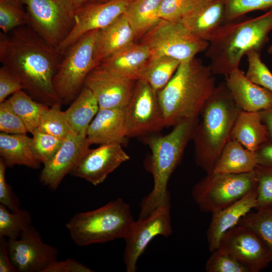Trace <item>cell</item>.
<instances>
[{"instance_id":"3","label":"cell","mask_w":272,"mask_h":272,"mask_svg":"<svg viewBox=\"0 0 272 272\" xmlns=\"http://www.w3.org/2000/svg\"><path fill=\"white\" fill-rule=\"evenodd\" d=\"M272 30V8L260 16L224 23L209 41L205 55L214 75L226 78L250 51L260 52Z\"/></svg>"},{"instance_id":"27","label":"cell","mask_w":272,"mask_h":272,"mask_svg":"<svg viewBox=\"0 0 272 272\" xmlns=\"http://www.w3.org/2000/svg\"><path fill=\"white\" fill-rule=\"evenodd\" d=\"M258 165L255 152L238 142L230 140L220 156L213 173L242 174L254 171Z\"/></svg>"},{"instance_id":"2","label":"cell","mask_w":272,"mask_h":272,"mask_svg":"<svg viewBox=\"0 0 272 272\" xmlns=\"http://www.w3.org/2000/svg\"><path fill=\"white\" fill-rule=\"evenodd\" d=\"M216 87L214 74L201 60L194 57L181 61L169 82L157 92L165 126L198 118Z\"/></svg>"},{"instance_id":"5","label":"cell","mask_w":272,"mask_h":272,"mask_svg":"<svg viewBox=\"0 0 272 272\" xmlns=\"http://www.w3.org/2000/svg\"><path fill=\"white\" fill-rule=\"evenodd\" d=\"M198 119L183 120L166 135L143 138L151 152L147 168L153 175L154 185L141 202L139 218L149 215L170 196L167 188L169 180L180 164L188 143L192 139Z\"/></svg>"},{"instance_id":"50","label":"cell","mask_w":272,"mask_h":272,"mask_svg":"<svg viewBox=\"0 0 272 272\" xmlns=\"http://www.w3.org/2000/svg\"><path fill=\"white\" fill-rule=\"evenodd\" d=\"M109 0H86V3H101L107 2Z\"/></svg>"},{"instance_id":"39","label":"cell","mask_w":272,"mask_h":272,"mask_svg":"<svg viewBox=\"0 0 272 272\" xmlns=\"http://www.w3.org/2000/svg\"><path fill=\"white\" fill-rule=\"evenodd\" d=\"M254 172L257 183L255 209L272 207V167L257 165Z\"/></svg>"},{"instance_id":"9","label":"cell","mask_w":272,"mask_h":272,"mask_svg":"<svg viewBox=\"0 0 272 272\" xmlns=\"http://www.w3.org/2000/svg\"><path fill=\"white\" fill-rule=\"evenodd\" d=\"M26 7L28 25L56 47L66 38L75 24L72 0H20Z\"/></svg>"},{"instance_id":"12","label":"cell","mask_w":272,"mask_h":272,"mask_svg":"<svg viewBox=\"0 0 272 272\" xmlns=\"http://www.w3.org/2000/svg\"><path fill=\"white\" fill-rule=\"evenodd\" d=\"M124 109L126 137L145 135L165 127L157 92L143 79L136 81L131 98Z\"/></svg>"},{"instance_id":"26","label":"cell","mask_w":272,"mask_h":272,"mask_svg":"<svg viewBox=\"0 0 272 272\" xmlns=\"http://www.w3.org/2000/svg\"><path fill=\"white\" fill-rule=\"evenodd\" d=\"M230 139L238 142L245 148L253 152L267 142L268 132L259 112L241 110L234 124Z\"/></svg>"},{"instance_id":"41","label":"cell","mask_w":272,"mask_h":272,"mask_svg":"<svg viewBox=\"0 0 272 272\" xmlns=\"http://www.w3.org/2000/svg\"><path fill=\"white\" fill-rule=\"evenodd\" d=\"M0 131L8 134H26L28 132L8 100L0 103Z\"/></svg>"},{"instance_id":"25","label":"cell","mask_w":272,"mask_h":272,"mask_svg":"<svg viewBox=\"0 0 272 272\" xmlns=\"http://www.w3.org/2000/svg\"><path fill=\"white\" fill-rule=\"evenodd\" d=\"M0 156L7 167L18 165L36 169L41 166L33 151L32 138L26 134L1 132Z\"/></svg>"},{"instance_id":"47","label":"cell","mask_w":272,"mask_h":272,"mask_svg":"<svg viewBox=\"0 0 272 272\" xmlns=\"http://www.w3.org/2000/svg\"><path fill=\"white\" fill-rule=\"evenodd\" d=\"M255 153L258 165L272 167V141L261 145Z\"/></svg>"},{"instance_id":"10","label":"cell","mask_w":272,"mask_h":272,"mask_svg":"<svg viewBox=\"0 0 272 272\" xmlns=\"http://www.w3.org/2000/svg\"><path fill=\"white\" fill-rule=\"evenodd\" d=\"M152 56H167L180 62L196 57L209 42L193 34L181 21L161 20L142 37Z\"/></svg>"},{"instance_id":"7","label":"cell","mask_w":272,"mask_h":272,"mask_svg":"<svg viewBox=\"0 0 272 272\" xmlns=\"http://www.w3.org/2000/svg\"><path fill=\"white\" fill-rule=\"evenodd\" d=\"M99 30L87 32L66 50L53 80L54 91L62 103L79 95L86 77L95 67V51Z\"/></svg>"},{"instance_id":"37","label":"cell","mask_w":272,"mask_h":272,"mask_svg":"<svg viewBox=\"0 0 272 272\" xmlns=\"http://www.w3.org/2000/svg\"><path fill=\"white\" fill-rule=\"evenodd\" d=\"M246 56L248 62L246 77L253 83L272 92V73L262 61L260 52L251 50Z\"/></svg>"},{"instance_id":"51","label":"cell","mask_w":272,"mask_h":272,"mask_svg":"<svg viewBox=\"0 0 272 272\" xmlns=\"http://www.w3.org/2000/svg\"><path fill=\"white\" fill-rule=\"evenodd\" d=\"M267 52L269 54H272V45L269 46L268 48H267Z\"/></svg>"},{"instance_id":"15","label":"cell","mask_w":272,"mask_h":272,"mask_svg":"<svg viewBox=\"0 0 272 272\" xmlns=\"http://www.w3.org/2000/svg\"><path fill=\"white\" fill-rule=\"evenodd\" d=\"M218 248L233 256L249 272H259L272 262V256L263 242L243 226L237 225L226 232Z\"/></svg>"},{"instance_id":"31","label":"cell","mask_w":272,"mask_h":272,"mask_svg":"<svg viewBox=\"0 0 272 272\" xmlns=\"http://www.w3.org/2000/svg\"><path fill=\"white\" fill-rule=\"evenodd\" d=\"M180 63L179 60L167 56H152L140 79L158 92L169 82Z\"/></svg>"},{"instance_id":"17","label":"cell","mask_w":272,"mask_h":272,"mask_svg":"<svg viewBox=\"0 0 272 272\" xmlns=\"http://www.w3.org/2000/svg\"><path fill=\"white\" fill-rule=\"evenodd\" d=\"M129 158L121 144L102 145L96 149H88L69 174L97 186Z\"/></svg>"},{"instance_id":"1","label":"cell","mask_w":272,"mask_h":272,"mask_svg":"<svg viewBox=\"0 0 272 272\" xmlns=\"http://www.w3.org/2000/svg\"><path fill=\"white\" fill-rule=\"evenodd\" d=\"M63 56L28 25L13 30L10 35L1 33L2 65L20 79L24 90L49 107L62 104L53 80Z\"/></svg>"},{"instance_id":"23","label":"cell","mask_w":272,"mask_h":272,"mask_svg":"<svg viewBox=\"0 0 272 272\" xmlns=\"http://www.w3.org/2000/svg\"><path fill=\"white\" fill-rule=\"evenodd\" d=\"M152 55L145 44L133 42L103 59L99 65L137 81L141 78Z\"/></svg>"},{"instance_id":"16","label":"cell","mask_w":272,"mask_h":272,"mask_svg":"<svg viewBox=\"0 0 272 272\" xmlns=\"http://www.w3.org/2000/svg\"><path fill=\"white\" fill-rule=\"evenodd\" d=\"M135 82L98 65L88 75L84 86L92 92L99 109H123L131 98Z\"/></svg>"},{"instance_id":"19","label":"cell","mask_w":272,"mask_h":272,"mask_svg":"<svg viewBox=\"0 0 272 272\" xmlns=\"http://www.w3.org/2000/svg\"><path fill=\"white\" fill-rule=\"evenodd\" d=\"M195 36L208 42L225 23L224 0H194L180 20Z\"/></svg>"},{"instance_id":"28","label":"cell","mask_w":272,"mask_h":272,"mask_svg":"<svg viewBox=\"0 0 272 272\" xmlns=\"http://www.w3.org/2000/svg\"><path fill=\"white\" fill-rule=\"evenodd\" d=\"M99 110V104L93 93L84 86L75 100L64 113L74 132L86 137L88 127Z\"/></svg>"},{"instance_id":"44","label":"cell","mask_w":272,"mask_h":272,"mask_svg":"<svg viewBox=\"0 0 272 272\" xmlns=\"http://www.w3.org/2000/svg\"><path fill=\"white\" fill-rule=\"evenodd\" d=\"M20 79L4 66L0 69V103L10 95L23 90Z\"/></svg>"},{"instance_id":"36","label":"cell","mask_w":272,"mask_h":272,"mask_svg":"<svg viewBox=\"0 0 272 272\" xmlns=\"http://www.w3.org/2000/svg\"><path fill=\"white\" fill-rule=\"evenodd\" d=\"M33 149L37 159L43 165L58 151L63 140L36 129L32 133Z\"/></svg>"},{"instance_id":"8","label":"cell","mask_w":272,"mask_h":272,"mask_svg":"<svg viewBox=\"0 0 272 272\" xmlns=\"http://www.w3.org/2000/svg\"><path fill=\"white\" fill-rule=\"evenodd\" d=\"M256 185L254 171L242 174L213 172L194 185L191 195L201 211L212 213L237 201Z\"/></svg>"},{"instance_id":"35","label":"cell","mask_w":272,"mask_h":272,"mask_svg":"<svg viewBox=\"0 0 272 272\" xmlns=\"http://www.w3.org/2000/svg\"><path fill=\"white\" fill-rule=\"evenodd\" d=\"M20 0H0V28L8 34L13 30L28 25L27 12Z\"/></svg>"},{"instance_id":"42","label":"cell","mask_w":272,"mask_h":272,"mask_svg":"<svg viewBox=\"0 0 272 272\" xmlns=\"http://www.w3.org/2000/svg\"><path fill=\"white\" fill-rule=\"evenodd\" d=\"M194 0H162L159 11L161 19L180 21Z\"/></svg>"},{"instance_id":"46","label":"cell","mask_w":272,"mask_h":272,"mask_svg":"<svg viewBox=\"0 0 272 272\" xmlns=\"http://www.w3.org/2000/svg\"><path fill=\"white\" fill-rule=\"evenodd\" d=\"M13 264L8 249L6 238L0 237V272H17Z\"/></svg>"},{"instance_id":"24","label":"cell","mask_w":272,"mask_h":272,"mask_svg":"<svg viewBox=\"0 0 272 272\" xmlns=\"http://www.w3.org/2000/svg\"><path fill=\"white\" fill-rule=\"evenodd\" d=\"M135 39L133 29L124 14L108 26L99 30L95 46V66L107 57L134 42Z\"/></svg>"},{"instance_id":"29","label":"cell","mask_w":272,"mask_h":272,"mask_svg":"<svg viewBox=\"0 0 272 272\" xmlns=\"http://www.w3.org/2000/svg\"><path fill=\"white\" fill-rule=\"evenodd\" d=\"M162 0H133L124 13L134 32L135 39L142 38L161 20L160 8Z\"/></svg>"},{"instance_id":"4","label":"cell","mask_w":272,"mask_h":272,"mask_svg":"<svg viewBox=\"0 0 272 272\" xmlns=\"http://www.w3.org/2000/svg\"><path fill=\"white\" fill-rule=\"evenodd\" d=\"M241 110L225 82L215 87L202 107L192 140L194 143L195 162L206 174L213 172L222 150L230 140Z\"/></svg>"},{"instance_id":"34","label":"cell","mask_w":272,"mask_h":272,"mask_svg":"<svg viewBox=\"0 0 272 272\" xmlns=\"http://www.w3.org/2000/svg\"><path fill=\"white\" fill-rule=\"evenodd\" d=\"M61 103L49 107L44 113L38 129L47 133L64 140L74 133L70 125L64 111L61 110Z\"/></svg>"},{"instance_id":"11","label":"cell","mask_w":272,"mask_h":272,"mask_svg":"<svg viewBox=\"0 0 272 272\" xmlns=\"http://www.w3.org/2000/svg\"><path fill=\"white\" fill-rule=\"evenodd\" d=\"M170 209L169 196L149 215L131 224L124 238L123 258L127 272L137 271L138 259L154 238L168 237L172 234Z\"/></svg>"},{"instance_id":"18","label":"cell","mask_w":272,"mask_h":272,"mask_svg":"<svg viewBox=\"0 0 272 272\" xmlns=\"http://www.w3.org/2000/svg\"><path fill=\"white\" fill-rule=\"evenodd\" d=\"M90 146L87 137L75 133L69 135L52 159L43 165L40 182L51 190H56Z\"/></svg>"},{"instance_id":"43","label":"cell","mask_w":272,"mask_h":272,"mask_svg":"<svg viewBox=\"0 0 272 272\" xmlns=\"http://www.w3.org/2000/svg\"><path fill=\"white\" fill-rule=\"evenodd\" d=\"M7 166L2 159H0V203L13 212H18L19 202L11 187L7 182L6 170Z\"/></svg>"},{"instance_id":"21","label":"cell","mask_w":272,"mask_h":272,"mask_svg":"<svg viewBox=\"0 0 272 272\" xmlns=\"http://www.w3.org/2000/svg\"><path fill=\"white\" fill-rule=\"evenodd\" d=\"M256 187L243 197L221 210L212 213V218L207 232L209 249L212 252L219 247L220 240L231 228L252 209L256 208Z\"/></svg>"},{"instance_id":"38","label":"cell","mask_w":272,"mask_h":272,"mask_svg":"<svg viewBox=\"0 0 272 272\" xmlns=\"http://www.w3.org/2000/svg\"><path fill=\"white\" fill-rule=\"evenodd\" d=\"M225 23L254 11L270 9L272 0H224Z\"/></svg>"},{"instance_id":"30","label":"cell","mask_w":272,"mask_h":272,"mask_svg":"<svg viewBox=\"0 0 272 272\" xmlns=\"http://www.w3.org/2000/svg\"><path fill=\"white\" fill-rule=\"evenodd\" d=\"M8 100L31 133L38 128L42 116L49 107L34 101L23 90L13 94Z\"/></svg>"},{"instance_id":"14","label":"cell","mask_w":272,"mask_h":272,"mask_svg":"<svg viewBox=\"0 0 272 272\" xmlns=\"http://www.w3.org/2000/svg\"><path fill=\"white\" fill-rule=\"evenodd\" d=\"M132 1L109 0L101 3H85L76 9L75 25L57 49L63 55L83 35L105 28L124 14Z\"/></svg>"},{"instance_id":"40","label":"cell","mask_w":272,"mask_h":272,"mask_svg":"<svg viewBox=\"0 0 272 272\" xmlns=\"http://www.w3.org/2000/svg\"><path fill=\"white\" fill-rule=\"evenodd\" d=\"M208 272H249L236 259L218 248L212 252L206 264Z\"/></svg>"},{"instance_id":"32","label":"cell","mask_w":272,"mask_h":272,"mask_svg":"<svg viewBox=\"0 0 272 272\" xmlns=\"http://www.w3.org/2000/svg\"><path fill=\"white\" fill-rule=\"evenodd\" d=\"M249 212L239 220L237 225L253 231L263 242L272 256V207Z\"/></svg>"},{"instance_id":"45","label":"cell","mask_w":272,"mask_h":272,"mask_svg":"<svg viewBox=\"0 0 272 272\" xmlns=\"http://www.w3.org/2000/svg\"><path fill=\"white\" fill-rule=\"evenodd\" d=\"M90 268L72 258L56 260L49 265L44 272H92Z\"/></svg>"},{"instance_id":"20","label":"cell","mask_w":272,"mask_h":272,"mask_svg":"<svg viewBox=\"0 0 272 272\" xmlns=\"http://www.w3.org/2000/svg\"><path fill=\"white\" fill-rule=\"evenodd\" d=\"M225 79L232 98L241 110L260 112L272 108V92L253 83L239 68Z\"/></svg>"},{"instance_id":"33","label":"cell","mask_w":272,"mask_h":272,"mask_svg":"<svg viewBox=\"0 0 272 272\" xmlns=\"http://www.w3.org/2000/svg\"><path fill=\"white\" fill-rule=\"evenodd\" d=\"M32 221L28 211L20 209L13 212L0 203V237L18 239L22 232L31 225Z\"/></svg>"},{"instance_id":"6","label":"cell","mask_w":272,"mask_h":272,"mask_svg":"<svg viewBox=\"0 0 272 272\" xmlns=\"http://www.w3.org/2000/svg\"><path fill=\"white\" fill-rule=\"evenodd\" d=\"M134 219L129 205L121 198L97 209L76 214L65 226L78 246L124 239Z\"/></svg>"},{"instance_id":"49","label":"cell","mask_w":272,"mask_h":272,"mask_svg":"<svg viewBox=\"0 0 272 272\" xmlns=\"http://www.w3.org/2000/svg\"><path fill=\"white\" fill-rule=\"evenodd\" d=\"M72 1L75 8L77 9L84 4L86 0H72Z\"/></svg>"},{"instance_id":"48","label":"cell","mask_w":272,"mask_h":272,"mask_svg":"<svg viewBox=\"0 0 272 272\" xmlns=\"http://www.w3.org/2000/svg\"><path fill=\"white\" fill-rule=\"evenodd\" d=\"M261 120L266 127L268 140L272 141V108L259 112Z\"/></svg>"},{"instance_id":"22","label":"cell","mask_w":272,"mask_h":272,"mask_svg":"<svg viewBox=\"0 0 272 272\" xmlns=\"http://www.w3.org/2000/svg\"><path fill=\"white\" fill-rule=\"evenodd\" d=\"M124 109H99L87 130L90 145L124 142L126 137Z\"/></svg>"},{"instance_id":"13","label":"cell","mask_w":272,"mask_h":272,"mask_svg":"<svg viewBox=\"0 0 272 272\" xmlns=\"http://www.w3.org/2000/svg\"><path fill=\"white\" fill-rule=\"evenodd\" d=\"M8 249L11 260L19 272H44L57 260V249L45 243L32 225L22 232L19 238L8 239Z\"/></svg>"}]
</instances>
